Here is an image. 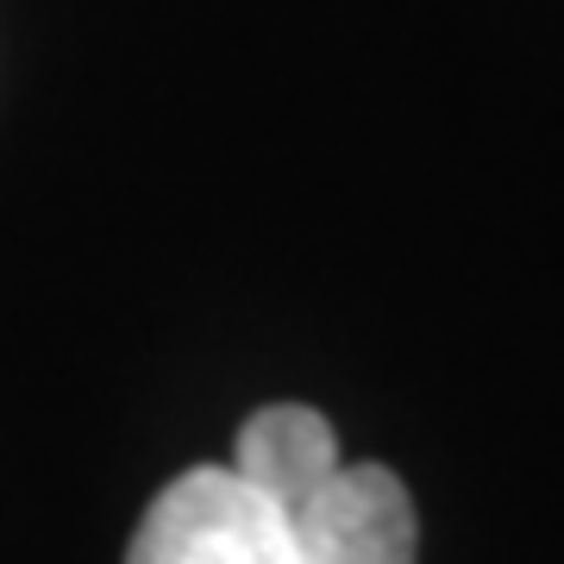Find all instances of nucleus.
I'll list each match as a JSON object with an SVG mask.
<instances>
[{
  "label": "nucleus",
  "mask_w": 564,
  "mask_h": 564,
  "mask_svg": "<svg viewBox=\"0 0 564 564\" xmlns=\"http://www.w3.org/2000/svg\"><path fill=\"white\" fill-rule=\"evenodd\" d=\"M232 470L276 508L295 564H414L421 521L389 464H345L326 414L270 402L239 426Z\"/></svg>",
  "instance_id": "f257e3e1"
},
{
  "label": "nucleus",
  "mask_w": 564,
  "mask_h": 564,
  "mask_svg": "<svg viewBox=\"0 0 564 564\" xmlns=\"http://www.w3.org/2000/svg\"><path fill=\"white\" fill-rule=\"evenodd\" d=\"M126 564H295V545L232 464H195L151 496Z\"/></svg>",
  "instance_id": "f03ea898"
}]
</instances>
